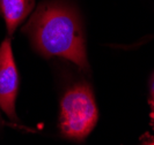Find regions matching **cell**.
<instances>
[{
	"label": "cell",
	"mask_w": 154,
	"mask_h": 145,
	"mask_svg": "<svg viewBox=\"0 0 154 145\" xmlns=\"http://www.w3.org/2000/svg\"><path fill=\"white\" fill-rule=\"evenodd\" d=\"M34 48L44 57H58L88 70L81 19L63 1L41 4L24 27Z\"/></svg>",
	"instance_id": "cell-1"
},
{
	"label": "cell",
	"mask_w": 154,
	"mask_h": 145,
	"mask_svg": "<svg viewBox=\"0 0 154 145\" xmlns=\"http://www.w3.org/2000/svg\"><path fill=\"white\" fill-rule=\"evenodd\" d=\"M99 111L91 86L77 83L65 91L60 100L59 124L63 135L81 141L94 129Z\"/></svg>",
	"instance_id": "cell-2"
},
{
	"label": "cell",
	"mask_w": 154,
	"mask_h": 145,
	"mask_svg": "<svg viewBox=\"0 0 154 145\" xmlns=\"http://www.w3.org/2000/svg\"><path fill=\"white\" fill-rule=\"evenodd\" d=\"M19 90V74L12 52L11 39L0 45V108L13 121L17 120L15 100Z\"/></svg>",
	"instance_id": "cell-3"
},
{
	"label": "cell",
	"mask_w": 154,
	"mask_h": 145,
	"mask_svg": "<svg viewBox=\"0 0 154 145\" xmlns=\"http://www.w3.org/2000/svg\"><path fill=\"white\" fill-rule=\"evenodd\" d=\"M34 2L35 0H0V15L5 20L9 35L28 17Z\"/></svg>",
	"instance_id": "cell-4"
},
{
	"label": "cell",
	"mask_w": 154,
	"mask_h": 145,
	"mask_svg": "<svg viewBox=\"0 0 154 145\" xmlns=\"http://www.w3.org/2000/svg\"><path fill=\"white\" fill-rule=\"evenodd\" d=\"M145 145H154V142H151V143H147V144Z\"/></svg>",
	"instance_id": "cell-5"
},
{
	"label": "cell",
	"mask_w": 154,
	"mask_h": 145,
	"mask_svg": "<svg viewBox=\"0 0 154 145\" xmlns=\"http://www.w3.org/2000/svg\"><path fill=\"white\" fill-rule=\"evenodd\" d=\"M1 123H2V120H1V116H0V126H1Z\"/></svg>",
	"instance_id": "cell-6"
},
{
	"label": "cell",
	"mask_w": 154,
	"mask_h": 145,
	"mask_svg": "<svg viewBox=\"0 0 154 145\" xmlns=\"http://www.w3.org/2000/svg\"><path fill=\"white\" fill-rule=\"evenodd\" d=\"M153 116H154V101H153Z\"/></svg>",
	"instance_id": "cell-7"
}]
</instances>
